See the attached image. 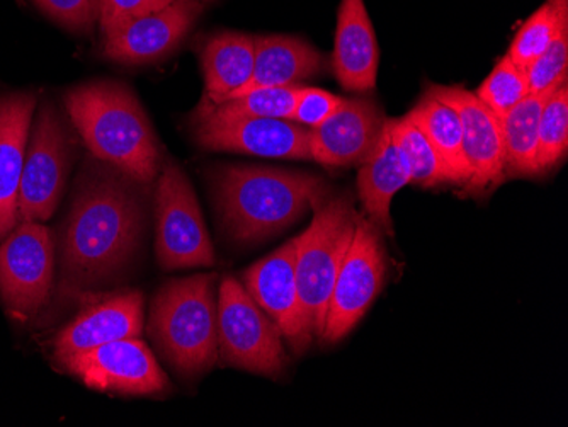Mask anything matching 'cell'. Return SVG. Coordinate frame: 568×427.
Masks as SVG:
<instances>
[{
    "mask_svg": "<svg viewBox=\"0 0 568 427\" xmlns=\"http://www.w3.org/2000/svg\"><path fill=\"white\" fill-rule=\"evenodd\" d=\"M142 187L106 162L85 164L60 242L67 295L110 282L132 261L145 220Z\"/></svg>",
    "mask_w": 568,
    "mask_h": 427,
    "instance_id": "6da1fadb",
    "label": "cell"
},
{
    "mask_svg": "<svg viewBox=\"0 0 568 427\" xmlns=\"http://www.w3.org/2000/svg\"><path fill=\"white\" fill-rule=\"evenodd\" d=\"M210 184L223 231L242 244L284 231L331 196L321 175L261 165H219Z\"/></svg>",
    "mask_w": 568,
    "mask_h": 427,
    "instance_id": "7a4b0ae2",
    "label": "cell"
},
{
    "mask_svg": "<svg viewBox=\"0 0 568 427\" xmlns=\"http://www.w3.org/2000/svg\"><path fill=\"white\" fill-rule=\"evenodd\" d=\"M65 108L98 161L136 183H152L161 169V145L139 99L126 85L98 81L70 89Z\"/></svg>",
    "mask_w": 568,
    "mask_h": 427,
    "instance_id": "3957f363",
    "label": "cell"
},
{
    "mask_svg": "<svg viewBox=\"0 0 568 427\" xmlns=\"http://www.w3.org/2000/svg\"><path fill=\"white\" fill-rule=\"evenodd\" d=\"M149 333L179 373L209 372L219 359L215 276L196 274L165 283L153 298Z\"/></svg>",
    "mask_w": 568,
    "mask_h": 427,
    "instance_id": "277c9868",
    "label": "cell"
},
{
    "mask_svg": "<svg viewBox=\"0 0 568 427\" xmlns=\"http://www.w3.org/2000/svg\"><path fill=\"white\" fill-rule=\"evenodd\" d=\"M359 213L349 196H328L315 209L314 222L296 244V285L303 325L310 339H321L328 299L356 231Z\"/></svg>",
    "mask_w": 568,
    "mask_h": 427,
    "instance_id": "5b68a950",
    "label": "cell"
},
{
    "mask_svg": "<svg viewBox=\"0 0 568 427\" xmlns=\"http://www.w3.org/2000/svg\"><path fill=\"white\" fill-rule=\"evenodd\" d=\"M219 356L226 365L266 376L280 375L288 362L277 325L232 276L220 285Z\"/></svg>",
    "mask_w": 568,
    "mask_h": 427,
    "instance_id": "8992f818",
    "label": "cell"
},
{
    "mask_svg": "<svg viewBox=\"0 0 568 427\" xmlns=\"http://www.w3.org/2000/svg\"><path fill=\"white\" fill-rule=\"evenodd\" d=\"M385 276L386 248L382 232L375 223L359 215L328 299L321 337L324 343L344 339L359 324L382 292Z\"/></svg>",
    "mask_w": 568,
    "mask_h": 427,
    "instance_id": "52a82bcc",
    "label": "cell"
},
{
    "mask_svg": "<svg viewBox=\"0 0 568 427\" xmlns=\"http://www.w3.org/2000/svg\"><path fill=\"white\" fill-rule=\"evenodd\" d=\"M155 251L164 270L209 267L216 263L196 194L175 162L168 161L162 167L155 191Z\"/></svg>",
    "mask_w": 568,
    "mask_h": 427,
    "instance_id": "ba28073f",
    "label": "cell"
},
{
    "mask_svg": "<svg viewBox=\"0 0 568 427\" xmlns=\"http://www.w3.org/2000/svg\"><path fill=\"white\" fill-rule=\"evenodd\" d=\"M72 159V136L57 108L44 103L26 149L18 220L43 223L51 218L65 191Z\"/></svg>",
    "mask_w": 568,
    "mask_h": 427,
    "instance_id": "9c48e42d",
    "label": "cell"
},
{
    "mask_svg": "<svg viewBox=\"0 0 568 427\" xmlns=\"http://www.w3.org/2000/svg\"><path fill=\"white\" fill-rule=\"evenodd\" d=\"M55 244L41 222H21L0 242V296L18 317L37 314L53 285Z\"/></svg>",
    "mask_w": 568,
    "mask_h": 427,
    "instance_id": "30bf717a",
    "label": "cell"
},
{
    "mask_svg": "<svg viewBox=\"0 0 568 427\" xmlns=\"http://www.w3.org/2000/svg\"><path fill=\"white\" fill-rule=\"evenodd\" d=\"M62 365L94 390L155 395L169 387L168 376L139 337L102 344L70 356Z\"/></svg>",
    "mask_w": 568,
    "mask_h": 427,
    "instance_id": "8fae6325",
    "label": "cell"
},
{
    "mask_svg": "<svg viewBox=\"0 0 568 427\" xmlns=\"http://www.w3.org/2000/svg\"><path fill=\"white\" fill-rule=\"evenodd\" d=\"M193 135L197 145L213 152H235L293 161L310 159V130L292 120H215L193 114Z\"/></svg>",
    "mask_w": 568,
    "mask_h": 427,
    "instance_id": "7c38bea8",
    "label": "cell"
},
{
    "mask_svg": "<svg viewBox=\"0 0 568 427\" xmlns=\"http://www.w3.org/2000/svg\"><path fill=\"white\" fill-rule=\"evenodd\" d=\"M427 92L452 106L462 121L463 145L471 169L465 190L478 194L499 186L506 177L499 118L481 103L475 92L462 85L433 84Z\"/></svg>",
    "mask_w": 568,
    "mask_h": 427,
    "instance_id": "4fadbf2b",
    "label": "cell"
},
{
    "mask_svg": "<svg viewBox=\"0 0 568 427\" xmlns=\"http://www.w3.org/2000/svg\"><path fill=\"white\" fill-rule=\"evenodd\" d=\"M201 12V0H175L168 8L133 19L104 37L102 52L124 65L158 62L186 40Z\"/></svg>",
    "mask_w": 568,
    "mask_h": 427,
    "instance_id": "5bb4252c",
    "label": "cell"
},
{
    "mask_svg": "<svg viewBox=\"0 0 568 427\" xmlns=\"http://www.w3.org/2000/svg\"><path fill=\"white\" fill-rule=\"evenodd\" d=\"M298 237L281 245L270 256L255 263L242 274L245 289L267 317L277 325L281 336L288 340L296 355L312 344L303 325L295 261Z\"/></svg>",
    "mask_w": 568,
    "mask_h": 427,
    "instance_id": "9a60e30c",
    "label": "cell"
},
{
    "mask_svg": "<svg viewBox=\"0 0 568 427\" xmlns=\"http://www.w3.org/2000/svg\"><path fill=\"white\" fill-rule=\"evenodd\" d=\"M385 114L372 98L344 99L339 110L310 130V159L325 167L363 164L378 142Z\"/></svg>",
    "mask_w": 568,
    "mask_h": 427,
    "instance_id": "2e32d148",
    "label": "cell"
},
{
    "mask_svg": "<svg viewBox=\"0 0 568 427\" xmlns=\"http://www.w3.org/2000/svg\"><path fill=\"white\" fill-rule=\"evenodd\" d=\"M143 327V296L139 292L121 293L82 312L60 331L53 340L57 359L94 349L102 344L139 337Z\"/></svg>",
    "mask_w": 568,
    "mask_h": 427,
    "instance_id": "e0dca14e",
    "label": "cell"
},
{
    "mask_svg": "<svg viewBox=\"0 0 568 427\" xmlns=\"http://www.w3.org/2000/svg\"><path fill=\"white\" fill-rule=\"evenodd\" d=\"M37 95L31 92L0 98V242L18 225L19 186L30 142Z\"/></svg>",
    "mask_w": 568,
    "mask_h": 427,
    "instance_id": "ac0fdd59",
    "label": "cell"
},
{
    "mask_svg": "<svg viewBox=\"0 0 568 427\" xmlns=\"http://www.w3.org/2000/svg\"><path fill=\"white\" fill-rule=\"evenodd\" d=\"M379 48L365 0H341L332 70L346 91H373L378 78Z\"/></svg>",
    "mask_w": 568,
    "mask_h": 427,
    "instance_id": "d6986e66",
    "label": "cell"
},
{
    "mask_svg": "<svg viewBox=\"0 0 568 427\" xmlns=\"http://www.w3.org/2000/svg\"><path fill=\"white\" fill-rule=\"evenodd\" d=\"M407 184H412L410 172L386 120L378 142L361 164L357 174V193L366 218L375 223L382 234L394 235L392 201Z\"/></svg>",
    "mask_w": 568,
    "mask_h": 427,
    "instance_id": "ffe728a7",
    "label": "cell"
},
{
    "mask_svg": "<svg viewBox=\"0 0 568 427\" xmlns=\"http://www.w3.org/2000/svg\"><path fill=\"white\" fill-rule=\"evenodd\" d=\"M327 65L325 55L308 41L283 34L255 37V62L251 81L232 98L255 89L300 85V82L308 81L324 72Z\"/></svg>",
    "mask_w": 568,
    "mask_h": 427,
    "instance_id": "44dd1931",
    "label": "cell"
},
{
    "mask_svg": "<svg viewBox=\"0 0 568 427\" xmlns=\"http://www.w3.org/2000/svg\"><path fill=\"white\" fill-rule=\"evenodd\" d=\"M204 94L200 106H215L251 81L255 62V37L223 31L206 40L201 50Z\"/></svg>",
    "mask_w": 568,
    "mask_h": 427,
    "instance_id": "7402d4cb",
    "label": "cell"
},
{
    "mask_svg": "<svg viewBox=\"0 0 568 427\" xmlns=\"http://www.w3.org/2000/svg\"><path fill=\"white\" fill-rule=\"evenodd\" d=\"M407 116L423 130L436 150L437 157L442 159L448 183L465 186L470 181L471 169L463 145L458 113L426 92L419 103L408 111Z\"/></svg>",
    "mask_w": 568,
    "mask_h": 427,
    "instance_id": "603a6c76",
    "label": "cell"
},
{
    "mask_svg": "<svg viewBox=\"0 0 568 427\" xmlns=\"http://www.w3.org/2000/svg\"><path fill=\"white\" fill-rule=\"evenodd\" d=\"M551 92L554 91L529 94L506 116L500 118L504 164H506V172L510 175H538L536 154H538L539 116Z\"/></svg>",
    "mask_w": 568,
    "mask_h": 427,
    "instance_id": "cb8c5ba5",
    "label": "cell"
},
{
    "mask_svg": "<svg viewBox=\"0 0 568 427\" xmlns=\"http://www.w3.org/2000/svg\"><path fill=\"white\" fill-rule=\"evenodd\" d=\"M298 91L300 85L255 89L237 98L226 99L215 106H197L194 114L215 118V120H245V118L292 120Z\"/></svg>",
    "mask_w": 568,
    "mask_h": 427,
    "instance_id": "d4e9b609",
    "label": "cell"
},
{
    "mask_svg": "<svg viewBox=\"0 0 568 427\" xmlns=\"http://www.w3.org/2000/svg\"><path fill=\"white\" fill-rule=\"evenodd\" d=\"M567 27L568 0H547L519 28L507 55L526 69L554 43L558 33Z\"/></svg>",
    "mask_w": 568,
    "mask_h": 427,
    "instance_id": "484cf974",
    "label": "cell"
},
{
    "mask_svg": "<svg viewBox=\"0 0 568 427\" xmlns=\"http://www.w3.org/2000/svg\"><path fill=\"white\" fill-rule=\"evenodd\" d=\"M392 136L404 155L405 164L410 172L412 184L423 187H436L448 183L442 159L430 145L423 130L408 116L400 120H388Z\"/></svg>",
    "mask_w": 568,
    "mask_h": 427,
    "instance_id": "4316f807",
    "label": "cell"
},
{
    "mask_svg": "<svg viewBox=\"0 0 568 427\" xmlns=\"http://www.w3.org/2000/svg\"><path fill=\"white\" fill-rule=\"evenodd\" d=\"M568 152V85H558L545 103L538 129V174L560 165Z\"/></svg>",
    "mask_w": 568,
    "mask_h": 427,
    "instance_id": "83f0119b",
    "label": "cell"
},
{
    "mask_svg": "<svg viewBox=\"0 0 568 427\" xmlns=\"http://www.w3.org/2000/svg\"><path fill=\"white\" fill-rule=\"evenodd\" d=\"M529 94L531 92H529L525 67L514 62L509 55H504L497 62L490 75L475 91V95L499 120L506 116L514 106H518Z\"/></svg>",
    "mask_w": 568,
    "mask_h": 427,
    "instance_id": "f1b7e54d",
    "label": "cell"
},
{
    "mask_svg": "<svg viewBox=\"0 0 568 427\" xmlns=\"http://www.w3.org/2000/svg\"><path fill=\"white\" fill-rule=\"evenodd\" d=\"M568 69V27L558 33L554 43L545 50L535 62L526 67L529 92L544 94L555 91L567 82Z\"/></svg>",
    "mask_w": 568,
    "mask_h": 427,
    "instance_id": "f546056e",
    "label": "cell"
},
{
    "mask_svg": "<svg viewBox=\"0 0 568 427\" xmlns=\"http://www.w3.org/2000/svg\"><path fill=\"white\" fill-rule=\"evenodd\" d=\"M51 21L75 33H91L98 22V0H33Z\"/></svg>",
    "mask_w": 568,
    "mask_h": 427,
    "instance_id": "4dcf8cb0",
    "label": "cell"
},
{
    "mask_svg": "<svg viewBox=\"0 0 568 427\" xmlns=\"http://www.w3.org/2000/svg\"><path fill=\"white\" fill-rule=\"evenodd\" d=\"M175 0H98V22L102 34L114 33L126 22L168 8Z\"/></svg>",
    "mask_w": 568,
    "mask_h": 427,
    "instance_id": "1f68e13d",
    "label": "cell"
},
{
    "mask_svg": "<svg viewBox=\"0 0 568 427\" xmlns=\"http://www.w3.org/2000/svg\"><path fill=\"white\" fill-rule=\"evenodd\" d=\"M343 101L344 98L322 91V89L300 85L292 121L308 130L317 129L318 124L324 123L335 111L339 110Z\"/></svg>",
    "mask_w": 568,
    "mask_h": 427,
    "instance_id": "d6a6232c",
    "label": "cell"
},
{
    "mask_svg": "<svg viewBox=\"0 0 568 427\" xmlns=\"http://www.w3.org/2000/svg\"><path fill=\"white\" fill-rule=\"evenodd\" d=\"M201 2H210V0H201Z\"/></svg>",
    "mask_w": 568,
    "mask_h": 427,
    "instance_id": "836d02e7",
    "label": "cell"
}]
</instances>
